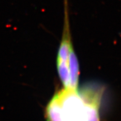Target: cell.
<instances>
[{"label": "cell", "mask_w": 121, "mask_h": 121, "mask_svg": "<svg viewBox=\"0 0 121 121\" xmlns=\"http://www.w3.org/2000/svg\"><path fill=\"white\" fill-rule=\"evenodd\" d=\"M46 121H100V114L85 106L78 90L64 88L52 97L45 111Z\"/></svg>", "instance_id": "1"}, {"label": "cell", "mask_w": 121, "mask_h": 121, "mask_svg": "<svg viewBox=\"0 0 121 121\" xmlns=\"http://www.w3.org/2000/svg\"><path fill=\"white\" fill-rule=\"evenodd\" d=\"M68 0H64L65 3V24L63 36L58 50L57 59L65 62L68 64V56L69 51L73 46L70 39L69 18L68 12Z\"/></svg>", "instance_id": "2"}, {"label": "cell", "mask_w": 121, "mask_h": 121, "mask_svg": "<svg viewBox=\"0 0 121 121\" xmlns=\"http://www.w3.org/2000/svg\"><path fill=\"white\" fill-rule=\"evenodd\" d=\"M57 67L58 75L65 88H69L70 75L68 64L61 60L57 59Z\"/></svg>", "instance_id": "4"}, {"label": "cell", "mask_w": 121, "mask_h": 121, "mask_svg": "<svg viewBox=\"0 0 121 121\" xmlns=\"http://www.w3.org/2000/svg\"><path fill=\"white\" fill-rule=\"evenodd\" d=\"M68 67L70 75L69 88L78 90L79 75V66L76 55L74 51L73 47H71L68 56Z\"/></svg>", "instance_id": "3"}]
</instances>
